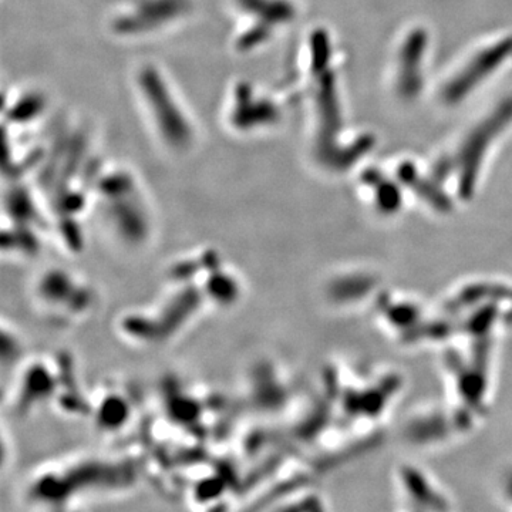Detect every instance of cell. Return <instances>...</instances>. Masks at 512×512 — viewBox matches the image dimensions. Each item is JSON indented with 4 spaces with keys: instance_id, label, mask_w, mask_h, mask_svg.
Segmentation results:
<instances>
[{
    "instance_id": "obj_1",
    "label": "cell",
    "mask_w": 512,
    "mask_h": 512,
    "mask_svg": "<svg viewBox=\"0 0 512 512\" xmlns=\"http://www.w3.org/2000/svg\"><path fill=\"white\" fill-rule=\"evenodd\" d=\"M511 50V45H498L494 49L487 50L483 55L474 60L468 66L466 72L460 74L457 80H454L450 86L447 87L446 97L447 100L454 101L466 96L468 90L473 89L481 79H484L487 74L493 72L494 67L504 60V56Z\"/></svg>"
},
{
    "instance_id": "obj_2",
    "label": "cell",
    "mask_w": 512,
    "mask_h": 512,
    "mask_svg": "<svg viewBox=\"0 0 512 512\" xmlns=\"http://www.w3.org/2000/svg\"><path fill=\"white\" fill-rule=\"evenodd\" d=\"M406 52H404L403 56V69H402V80L403 83V92L407 94H412L414 92V86H417L416 82H414V77L419 74V70L414 69L417 64H420V57L423 55V43L417 42L416 45L413 46V43H409L406 45Z\"/></svg>"
}]
</instances>
